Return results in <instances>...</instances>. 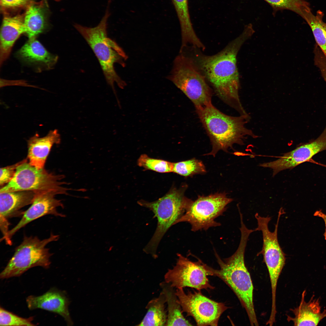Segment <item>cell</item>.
<instances>
[{"label": "cell", "mask_w": 326, "mask_h": 326, "mask_svg": "<svg viewBox=\"0 0 326 326\" xmlns=\"http://www.w3.org/2000/svg\"><path fill=\"white\" fill-rule=\"evenodd\" d=\"M27 161L17 168L11 181L2 187L0 193L19 191H32L36 193L53 191L58 194L66 193L68 189L62 186L63 176L49 173L43 168L38 169Z\"/></svg>", "instance_id": "obj_8"}, {"label": "cell", "mask_w": 326, "mask_h": 326, "mask_svg": "<svg viewBox=\"0 0 326 326\" xmlns=\"http://www.w3.org/2000/svg\"><path fill=\"white\" fill-rule=\"evenodd\" d=\"M284 212L281 208L278 212L277 222L273 232L269 230L268 224L271 220L269 216L262 217L257 213L255 217L257 221L256 231H261L263 236L262 250L257 254L263 255L269 275L273 302L276 301V292L278 280L286 262L285 254L281 248L278 239L277 232L279 221Z\"/></svg>", "instance_id": "obj_9"}, {"label": "cell", "mask_w": 326, "mask_h": 326, "mask_svg": "<svg viewBox=\"0 0 326 326\" xmlns=\"http://www.w3.org/2000/svg\"><path fill=\"white\" fill-rule=\"evenodd\" d=\"M25 33L29 39L36 38L44 30L45 21L41 8L35 5L29 6L24 17Z\"/></svg>", "instance_id": "obj_24"}, {"label": "cell", "mask_w": 326, "mask_h": 326, "mask_svg": "<svg viewBox=\"0 0 326 326\" xmlns=\"http://www.w3.org/2000/svg\"><path fill=\"white\" fill-rule=\"evenodd\" d=\"M36 193L32 191H19L0 193V226L10 225L8 219L22 215L19 210L31 204Z\"/></svg>", "instance_id": "obj_16"}, {"label": "cell", "mask_w": 326, "mask_h": 326, "mask_svg": "<svg viewBox=\"0 0 326 326\" xmlns=\"http://www.w3.org/2000/svg\"><path fill=\"white\" fill-rule=\"evenodd\" d=\"M324 14L319 10L314 15L310 10L302 18L311 27L317 44L326 58V23L322 20Z\"/></svg>", "instance_id": "obj_25"}, {"label": "cell", "mask_w": 326, "mask_h": 326, "mask_svg": "<svg viewBox=\"0 0 326 326\" xmlns=\"http://www.w3.org/2000/svg\"><path fill=\"white\" fill-rule=\"evenodd\" d=\"M137 165L145 169L160 173L172 172L173 163L161 159L151 158L146 154L140 155Z\"/></svg>", "instance_id": "obj_28"}, {"label": "cell", "mask_w": 326, "mask_h": 326, "mask_svg": "<svg viewBox=\"0 0 326 326\" xmlns=\"http://www.w3.org/2000/svg\"><path fill=\"white\" fill-rule=\"evenodd\" d=\"M26 300L30 310L39 308L56 313L63 317L68 325H73L69 311V301L65 292L52 288L40 296H30Z\"/></svg>", "instance_id": "obj_15"}, {"label": "cell", "mask_w": 326, "mask_h": 326, "mask_svg": "<svg viewBox=\"0 0 326 326\" xmlns=\"http://www.w3.org/2000/svg\"><path fill=\"white\" fill-rule=\"evenodd\" d=\"M315 216L321 218L324 220L325 225V230L324 234V239L326 240V214L324 213L321 210L316 211L314 213Z\"/></svg>", "instance_id": "obj_32"}, {"label": "cell", "mask_w": 326, "mask_h": 326, "mask_svg": "<svg viewBox=\"0 0 326 326\" xmlns=\"http://www.w3.org/2000/svg\"><path fill=\"white\" fill-rule=\"evenodd\" d=\"M240 230V242L235 253L223 260L216 253L219 269H215L207 265V269L209 276L218 277L232 289L245 309L251 325L257 326L259 324L253 302L254 287L245 261V253L248 239L254 230L248 229L244 223L241 224Z\"/></svg>", "instance_id": "obj_2"}, {"label": "cell", "mask_w": 326, "mask_h": 326, "mask_svg": "<svg viewBox=\"0 0 326 326\" xmlns=\"http://www.w3.org/2000/svg\"><path fill=\"white\" fill-rule=\"evenodd\" d=\"M196 110L212 145V151L208 155L215 156L221 150L227 152L234 144L243 145L246 136L257 137L245 126L250 119L248 115L229 116L212 104Z\"/></svg>", "instance_id": "obj_3"}, {"label": "cell", "mask_w": 326, "mask_h": 326, "mask_svg": "<svg viewBox=\"0 0 326 326\" xmlns=\"http://www.w3.org/2000/svg\"><path fill=\"white\" fill-rule=\"evenodd\" d=\"M59 236L51 233L50 237L41 240L37 237L25 236L21 243L0 274L2 279L21 276L29 269L36 266L48 268L53 254L46 246L57 241Z\"/></svg>", "instance_id": "obj_7"}, {"label": "cell", "mask_w": 326, "mask_h": 326, "mask_svg": "<svg viewBox=\"0 0 326 326\" xmlns=\"http://www.w3.org/2000/svg\"><path fill=\"white\" fill-rule=\"evenodd\" d=\"M160 286L164 294L167 305V319L166 326H191L192 325L182 314L181 306L174 287L165 281Z\"/></svg>", "instance_id": "obj_22"}, {"label": "cell", "mask_w": 326, "mask_h": 326, "mask_svg": "<svg viewBox=\"0 0 326 326\" xmlns=\"http://www.w3.org/2000/svg\"><path fill=\"white\" fill-rule=\"evenodd\" d=\"M165 296L161 292L158 296L148 302L147 312L138 326H166L167 313L165 309Z\"/></svg>", "instance_id": "obj_23"}, {"label": "cell", "mask_w": 326, "mask_h": 326, "mask_svg": "<svg viewBox=\"0 0 326 326\" xmlns=\"http://www.w3.org/2000/svg\"><path fill=\"white\" fill-rule=\"evenodd\" d=\"M326 150V127L320 135L313 141L300 145L285 153L278 159L260 164L273 171L275 176L282 171L291 169L310 159L314 155Z\"/></svg>", "instance_id": "obj_13"}, {"label": "cell", "mask_w": 326, "mask_h": 326, "mask_svg": "<svg viewBox=\"0 0 326 326\" xmlns=\"http://www.w3.org/2000/svg\"><path fill=\"white\" fill-rule=\"evenodd\" d=\"M176 294L182 312L193 317L198 326H217L221 315L229 308L205 296L200 291L186 293L183 288H177Z\"/></svg>", "instance_id": "obj_11"}, {"label": "cell", "mask_w": 326, "mask_h": 326, "mask_svg": "<svg viewBox=\"0 0 326 326\" xmlns=\"http://www.w3.org/2000/svg\"><path fill=\"white\" fill-rule=\"evenodd\" d=\"M167 78L191 101L196 109L212 104V90L192 59L184 52H180L175 58Z\"/></svg>", "instance_id": "obj_6"}, {"label": "cell", "mask_w": 326, "mask_h": 326, "mask_svg": "<svg viewBox=\"0 0 326 326\" xmlns=\"http://www.w3.org/2000/svg\"><path fill=\"white\" fill-rule=\"evenodd\" d=\"M275 11L287 10L296 13L302 17L311 9L309 4L304 0H264Z\"/></svg>", "instance_id": "obj_26"}, {"label": "cell", "mask_w": 326, "mask_h": 326, "mask_svg": "<svg viewBox=\"0 0 326 326\" xmlns=\"http://www.w3.org/2000/svg\"><path fill=\"white\" fill-rule=\"evenodd\" d=\"M323 77L324 78V80L326 82V74L324 75L323 76Z\"/></svg>", "instance_id": "obj_33"}, {"label": "cell", "mask_w": 326, "mask_h": 326, "mask_svg": "<svg viewBox=\"0 0 326 326\" xmlns=\"http://www.w3.org/2000/svg\"><path fill=\"white\" fill-rule=\"evenodd\" d=\"M176 11L180 25L182 49L188 45L199 48L204 45L198 37L193 28L190 18L188 0H171Z\"/></svg>", "instance_id": "obj_21"}, {"label": "cell", "mask_w": 326, "mask_h": 326, "mask_svg": "<svg viewBox=\"0 0 326 326\" xmlns=\"http://www.w3.org/2000/svg\"><path fill=\"white\" fill-rule=\"evenodd\" d=\"M110 15L107 7L105 14L98 24L88 27L77 24L74 26L84 38L97 59L108 84L111 87L117 101H119L114 87L116 83L123 89L126 82L118 75L114 69L117 63L123 67L128 56L123 49L115 41L107 37V21Z\"/></svg>", "instance_id": "obj_4"}, {"label": "cell", "mask_w": 326, "mask_h": 326, "mask_svg": "<svg viewBox=\"0 0 326 326\" xmlns=\"http://www.w3.org/2000/svg\"><path fill=\"white\" fill-rule=\"evenodd\" d=\"M58 194L55 192L36 193L31 205L23 212L22 217L18 223L9 231L8 236L11 240L18 230L29 223L44 216L52 215L63 217L64 215L57 210L58 207H62L60 200L55 198Z\"/></svg>", "instance_id": "obj_14"}, {"label": "cell", "mask_w": 326, "mask_h": 326, "mask_svg": "<svg viewBox=\"0 0 326 326\" xmlns=\"http://www.w3.org/2000/svg\"><path fill=\"white\" fill-rule=\"evenodd\" d=\"M232 201L224 193L199 196L187 207L177 223L188 222L191 225V230L194 232L219 226L220 224L215 219L222 214L227 206Z\"/></svg>", "instance_id": "obj_10"}, {"label": "cell", "mask_w": 326, "mask_h": 326, "mask_svg": "<svg viewBox=\"0 0 326 326\" xmlns=\"http://www.w3.org/2000/svg\"><path fill=\"white\" fill-rule=\"evenodd\" d=\"M27 1L28 0H0V4L5 8H15L24 6Z\"/></svg>", "instance_id": "obj_31"}, {"label": "cell", "mask_w": 326, "mask_h": 326, "mask_svg": "<svg viewBox=\"0 0 326 326\" xmlns=\"http://www.w3.org/2000/svg\"><path fill=\"white\" fill-rule=\"evenodd\" d=\"M177 256L175 265L165 274V281L177 289L188 287L200 291L214 288L207 277L209 274L206 264L199 259L193 262L180 254Z\"/></svg>", "instance_id": "obj_12"}, {"label": "cell", "mask_w": 326, "mask_h": 326, "mask_svg": "<svg viewBox=\"0 0 326 326\" xmlns=\"http://www.w3.org/2000/svg\"><path fill=\"white\" fill-rule=\"evenodd\" d=\"M206 171L203 162L195 158L173 163L172 172L185 177L203 174Z\"/></svg>", "instance_id": "obj_27"}, {"label": "cell", "mask_w": 326, "mask_h": 326, "mask_svg": "<svg viewBox=\"0 0 326 326\" xmlns=\"http://www.w3.org/2000/svg\"><path fill=\"white\" fill-rule=\"evenodd\" d=\"M25 33L24 17L18 14L3 19L0 30V66L9 57L16 40Z\"/></svg>", "instance_id": "obj_19"}, {"label": "cell", "mask_w": 326, "mask_h": 326, "mask_svg": "<svg viewBox=\"0 0 326 326\" xmlns=\"http://www.w3.org/2000/svg\"><path fill=\"white\" fill-rule=\"evenodd\" d=\"M306 291L302 294L299 305L290 310L294 315V317L287 315L288 321H292L294 326H317L326 317V309L321 310L319 299L314 298L313 295L308 302L305 300Z\"/></svg>", "instance_id": "obj_17"}, {"label": "cell", "mask_w": 326, "mask_h": 326, "mask_svg": "<svg viewBox=\"0 0 326 326\" xmlns=\"http://www.w3.org/2000/svg\"><path fill=\"white\" fill-rule=\"evenodd\" d=\"M251 24L247 25L242 33L223 49L213 55L203 54L191 46L188 55L212 86L217 95L240 115H247L239 96L240 82L237 56L244 42L254 34Z\"/></svg>", "instance_id": "obj_1"}, {"label": "cell", "mask_w": 326, "mask_h": 326, "mask_svg": "<svg viewBox=\"0 0 326 326\" xmlns=\"http://www.w3.org/2000/svg\"><path fill=\"white\" fill-rule=\"evenodd\" d=\"M24 160L15 164L0 168V185L3 186L9 183L13 177L17 167L21 164L27 161Z\"/></svg>", "instance_id": "obj_30"}, {"label": "cell", "mask_w": 326, "mask_h": 326, "mask_svg": "<svg viewBox=\"0 0 326 326\" xmlns=\"http://www.w3.org/2000/svg\"><path fill=\"white\" fill-rule=\"evenodd\" d=\"M16 55L25 63L41 66L47 69L53 68L58 59L57 56L49 52L36 38L29 39Z\"/></svg>", "instance_id": "obj_20"}, {"label": "cell", "mask_w": 326, "mask_h": 326, "mask_svg": "<svg viewBox=\"0 0 326 326\" xmlns=\"http://www.w3.org/2000/svg\"><path fill=\"white\" fill-rule=\"evenodd\" d=\"M187 187L185 185L179 188L172 187L164 196L153 202L143 200L138 201L140 206L151 210L157 219L155 232L144 249L145 252L155 258L157 256L158 245L164 234L171 226L177 224L193 201L184 195Z\"/></svg>", "instance_id": "obj_5"}, {"label": "cell", "mask_w": 326, "mask_h": 326, "mask_svg": "<svg viewBox=\"0 0 326 326\" xmlns=\"http://www.w3.org/2000/svg\"><path fill=\"white\" fill-rule=\"evenodd\" d=\"M33 317L27 318L20 317L1 307L0 308V326H34Z\"/></svg>", "instance_id": "obj_29"}, {"label": "cell", "mask_w": 326, "mask_h": 326, "mask_svg": "<svg viewBox=\"0 0 326 326\" xmlns=\"http://www.w3.org/2000/svg\"><path fill=\"white\" fill-rule=\"evenodd\" d=\"M60 141V135L56 129L50 130L42 137L36 133L27 140L29 163L37 168H43L52 146Z\"/></svg>", "instance_id": "obj_18"}]
</instances>
